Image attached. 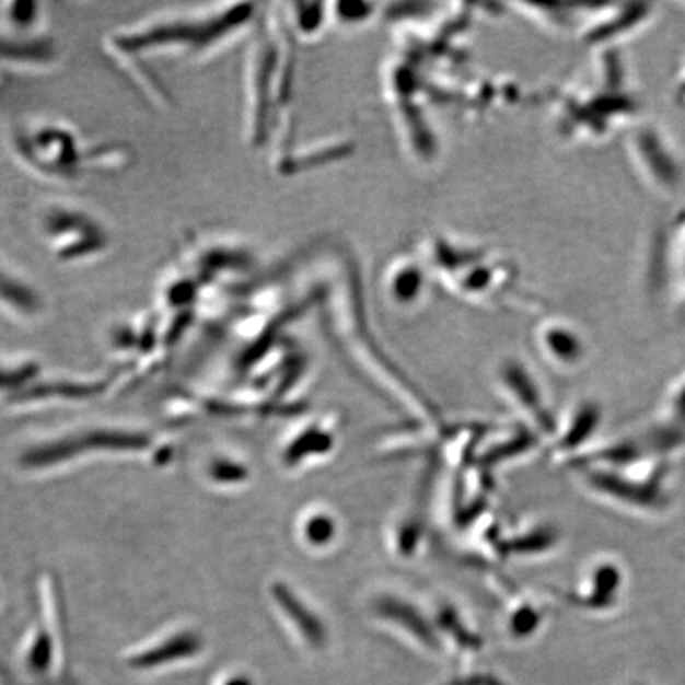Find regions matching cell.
<instances>
[{
	"label": "cell",
	"mask_w": 685,
	"mask_h": 685,
	"mask_svg": "<svg viewBox=\"0 0 685 685\" xmlns=\"http://www.w3.org/2000/svg\"><path fill=\"white\" fill-rule=\"evenodd\" d=\"M210 685H257L253 674L240 669H225L214 674Z\"/></svg>",
	"instance_id": "13"
},
{
	"label": "cell",
	"mask_w": 685,
	"mask_h": 685,
	"mask_svg": "<svg viewBox=\"0 0 685 685\" xmlns=\"http://www.w3.org/2000/svg\"><path fill=\"white\" fill-rule=\"evenodd\" d=\"M306 536L313 543H326L334 536V524L326 515H314L306 524Z\"/></svg>",
	"instance_id": "12"
},
{
	"label": "cell",
	"mask_w": 685,
	"mask_h": 685,
	"mask_svg": "<svg viewBox=\"0 0 685 685\" xmlns=\"http://www.w3.org/2000/svg\"><path fill=\"white\" fill-rule=\"evenodd\" d=\"M383 609L387 617L397 619V624L400 625V627L408 628L413 637L419 639L422 645H426L427 649H437L436 639L430 635L429 628L422 624L421 617L416 616L413 611H409V607L390 602Z\"/></svg>",
	"instance_id": "9"
},
{
	"label": "cell",
	"mask_w": 685,
	"mask_h": 685,
	"mask_svg": "<svg viewBox=\"0 0 685 685\" xmlns=\"http://www.w3.org/2000/svg\"><path fill=\"white\" fill-rule=\"evenodd\" d=\"M600 419H602V415H600L599 406L593 404L582 406L581 411L574 416L570 430H568V436L564 441L565 446H578L581 441L588 440L592 436L593 430L599 427Z\"/></svg>",
	"instance_id": "10"
},
{
	"label": "cell",
	"mask_w": 685,
	"mask_h": 685,
	"mask_svg": "<svg viewBox=\"0 0 685 685\" xmlns=\"http://www.w3.org/2000/svg\"><path fill=\"white\" fill-rule=\"evenodd\" d=\"M669 464L665 461L634 465H607L593 468L588 484L605 499L625 510L660 514L670 507Z\"/></svg>",
	"instance_id": "1"
},
{
	"label": "cell",
	"mask_w": 685,
	"mask_h": 685,
	"mask_svg": "<svg viewBox=\"0 0 685 685\" xmlns=\"http://www.w3.org/2000/svg\"><path fill=\"white\" fill-rule=\"evenodd\" d=\"M205 652V639L193 627H175L139 642L123 655L127 670L137 674H165L193 665Z\"/></svg>",
	"instance_id": "4"
},
{
	"label": "cell",
	"mask_w": 685,
	"mask_h": 685,
	"mask_svg": "<svg viewBox=\"0 0 685 685\" xmlns=\"http://www.w3.org/2000/svg\"><path fill=\"white\" fill-rule=\"evenodd\" d=\"M79 140L69 127L37 123L18 133L16 150L32 171L51 179H73L83 167L84 151Z\"/></svg>",
	"instance_id": "2"
},
{
	"label": "cell",
	"mask_w": 685,
	"mask_h": 685,
	"mask_svg": "<svg viewBox=\"0 0 685 685\" xmlns=\"http://www.w3.org/2000/svg\"><path fill=\"white\" fill-rule=\"evenodd\" d=\"M275 600H277L278 606H281L285 616L294 624V628L299 631L300 637L305 639L312 648L316 649V646L323 645L324 631L317 620L306 607H303L302 603L295 599L294 593L277 585L274 591Z\"/></svg>",
	"instance_id": "8"
},
{
	"label": "cell",
	"mask_w": 685,
	"mask_h": 685,
	"mask_svg": "<svg viewBox=\"0 0 685 685\" xmlns=\"http://www.w3.org/2000/svg\"><path fill=\"white\" fill-rule=\"evenodd\" d=\"M207 473L214 484H239L248 476L245 465L229 457H214L208 464Z\"/></svg>",
	"instance_id": "11"
},
{
	"label": "cell",
	"mask_w": 685,
	"mask_h": 685,
	"mask_svg": "<svg viewBox=\"0 0 685 685\" xmlns=\"http://www.w3.org/2000/svg\"><path fill=\"white\" fill-rule=\"evenodd\" d=\"M625 588L624 568L616 561L607 560L593 567L589 578V592L585 603L592 607H611L623 596Z\"/></svg>",
	"instance_id": "6"
},
{
	"label": "cell",
	"mask_w": 685,
	"mask_h": 685,
	"mask_svg": "<svg viewBox=\"0 0 685 685\" xmlns=\"http://www.w3.org/2000/svg\"><path fill=\"white\" fill-rule=\"evenodd\" d=\"M40 225L49 249L66 263L91 259L107 249L104 225L80 208L49 205L42 213Z\"/></svg>",
	"instance_id": "3"
},
{
	"label": "cell",
	"mask_w": 685,
	"mask_h": 685,
	"mask_svg": "<svg viewBox=\"0 0 685 685\" xmlns=\"http://www.w3.org/2000/svg\"><path fill=\"white\" fill-rule=\"evenodd\" d=\"M536 624H538V617H536V614L532 613V611L525 609L521 611V613L515 616L513 627L515 634L524 635L532 630V628H535Z\"/></svg>",
	"instance_id": "14"
},
{
	"label": "cell",
	"mask_w": 685,
	"mask_h": 685,
	"mask_svg": "<svg viewBox=\"0 0 685 685\" xmlns=\"http://www.w3.org/2000/svg\"><path fill=\"white\" fill-rule=\"evenodd\" d=\"M58 685H61V684H58Z\"/></svg>",
	"instance_id": "15"
},
{
	"label": "cell",
	"mask_w": 685,
	"mask_h": 685,
	"mask_svg": "<svg viewBox=\"0 0 685 685\" xmlns=\"http://www.w3.org/2000/svg\"><path fill=\"white\" fill-rule=\"evenodd\" d=\"M147 437L141 433L121 430H98L88 436L62 438L48 443L49 446L35 448L23 455L24 467H48L73 458L83 451H133L147 446Z\"/></svg>",
	"instance_id": "5"
},
{
	"label": "cell",
	"mask_w": 685,
	"mask_h": 685,
	"mask_svg": "<svg viewBox=\"0 0 685 685\" xmlns=\"http://www.w3.org/2000/svg\"><path fill=\"white\" fill-rule=\"evenodd\" d=\"M0 303L16 316L30 317L40 313V297L27 282L21 281L15 274L0 267Z\"/></svg>",
	"instance_id": "7"
}]
</instances>
